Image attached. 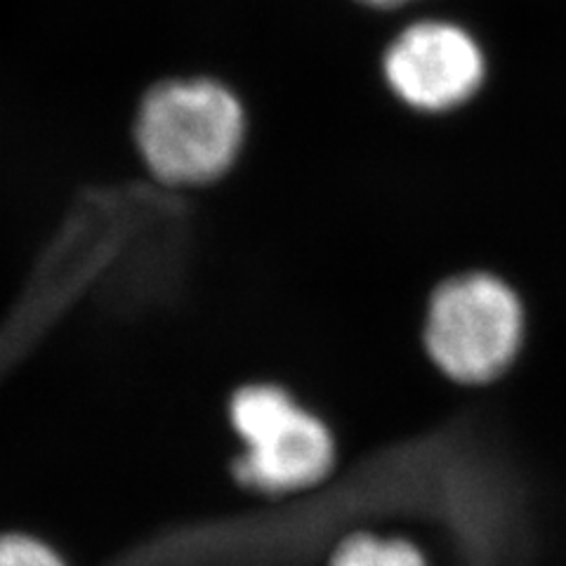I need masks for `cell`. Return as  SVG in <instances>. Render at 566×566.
<instances>
[{
    "label": "cell",
    "instance_id": "5",
    "mask_svg": "<svg viewBox=\"0 0 566 566\" xmlns=\"http://www.w3.org/2000/svg\"><path fill=\"white\" fill-rule=\"evenodd\" d=\"M331 566H428V562L409 541L359 534L335 551Z\"/></svg>",
    "mask_w": 566,
    "mask_h": 566
},
{
    "label": "cell",
    "instance_id": "4",
    "mask_svg": "<svg viewBox=\"0 0 566 566\" xmlns=\"http://www.w3.org/2000/svg\"><path fill=\"white\" fill-rule=\"evenodd\" d=\"M382 71L392 93L411 109L444 114L476 95L486 78V60L460 27L418 22L387 48Z\"/></svg>",
    "mask_w": 566,
    "mask_h": 566
},
{
    "label": "cell",
    "instance_id": "3",
    "mask_svg": "<svg viewBox=\"0 0 566 566\" xmlns=\"http://www.w3.org/2000/svg\"><path fill=\"white\" fill-rule=\"evenodd\" d=\"M241 441L234 476L251 491L297 493L322 484L335 468L338 447L328 424L272 382L245 385L229 403Z\"/></svg>",
    "mask_w": 566,
    "mask_h": 566
},
{
    "label": "cell",
    "instance_id": "2",
    "mask_svg": "<svg viewBox=\"0 0 566 566\" xmlns=\"http://www.w3.org/2000/svg\"><path fill=\"white\" fill-rule=\"evenodd\" d=\"M524 335L522 297L491 272H465L439 283L424 312L428 357L460 385H489L507 374Z\"/></svg>",
    "mask_w": 566,
    "mask_h": 566
},
{
    "label": "cell",
    "instance_id": "7",
    "mask_svg": "<svg viewBox=\"0 0 566 566\" xmlns=\"http://www.w3.org/2000/svg\"><path fill=\"white\" fill-rule=\"evenodd\" d=\"M361 3H368L374 8H397V6L409 3V0H361Z\"/></svg>",
    "mask_w": 566,
    "mask_h": 566
},
{
    "label": "cell",
    "instance_id": "6",
    "mask_svg": "<svg viewBox=\"0 0 566 566\" xmlns=\"http://www.w3.org/2000/svg\"><path fill=\"white\" fill-rule=\"evenodd\" d=\"M0 566H66L57 551L27 534L0 536Z\"/></svg>",
    "mask_w": 566,
    "mask_h": 566
},
{
    "label": "cell",
    "instance_id": "1",
    "mask_svg": "<svg viewBox=\"0 0 566 566\" xmlns=\"http://www.w3.org/2000/svg\"><path fill=\"white\" fill-rule=\"evenodd\" d=\"M135 139L158 180L206 185L232 168L241 154L245 114L239 97L218 81H166L142 102Z\"/></svg>",
    "mask_w": 566,
    "mask_h": 566
}]
</instances>
